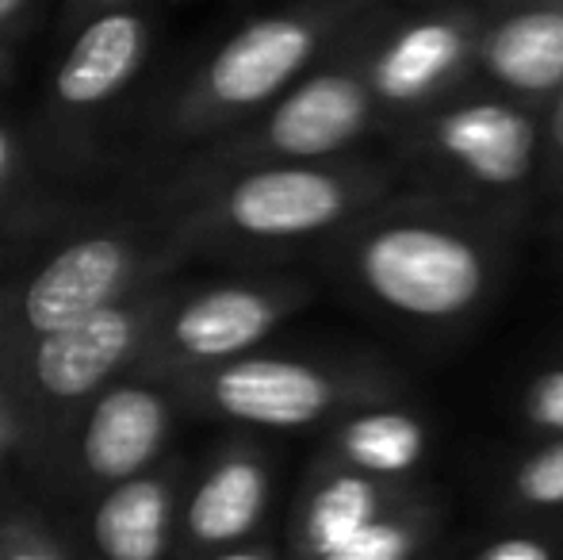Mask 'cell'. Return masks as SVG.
<instances>
[{"mask_svg": "<svg viewBox=\"0 0 563 560\" xmlns=\"http://www.w3.org/2000/svg\"><path fill=\"white\" fill-rule=\"evenodd\" d=\"M407 177L379 157L265 162L234 169H173L157 211L192 257L284 262L322 250L356 216L402 193Z\"/></svg>", "mask_w": 563, "mask_h": 560, "instance_id": "1", "label": "cell"}, {"mask_svg": "<svg viewBox=\"0 0 563 560\" xmlns=\"http://www.w3.org/2000/svg\"><path fill=\"white\" fill-rule=\"evenodd\" d=\"M353 296L415 327L472 322L495 299L506 270V227L402 188L356 216L322 246Z\"/></svg>", "mask_w": 563, "mask_h": 560, "instance_id": "2", "label": "cell"}, {"mask_svg": "<svg viewBox=\"0 0 563 560\" xmlns=\"http://www.w3.org/2000/svg\"><path fill=\"white\" fill-rule=\"evenodd\" d=\"M384 4L391 0H288L253 15L173 85L150 116L146 139L173 154L219 139L311 74Z\"/></svg>", "mask_w": 563, "mask_h": 560, "instance_id": "3", "label": "cell"}, {"mask_svg": "<svg viewBox=\"0 0 563 560\" xmlns=\"http://www.w3.org/2000/svg\"><path fill=\"white\" fill-rule=\"evenodd\" d=\"M387 135L407 188L460 204L498 227H514L541 196V108L467 85Z\"/></svg>", "mask_w": 563, "mask_h": 560, "instance_id": "4", "label": "cell"}, {"mask_svg": "<svg viewBox=\"0 0 563 560\" xmlns=\"http://www.w3.org/2000/svg\"><path fill=\"white\" fill-rule=\"evenodd\" d=\"M173 288V281L150 284L62 330L4 345L20 457L31 464L54 461L89 399L134 369Z\"/></svg>", "mask_w": 563, "mask_h": 560, "instance_id": "5", "label": "cell"}, {"mask_svg": "<svg viewBox=\"0 0 563 560\" xmlns=\"http://www.w3.org/2000/svg\"><path fill=\"white\" fill-rule=\"evenodd\" d=\"M169 388L180 411L250 430H314L364 404L407 396L402 376L379 361L253 350L169 381Z\"/></svg>", "mask_w": 563, "mask_h": 560, "instance_id": "6", "label": "cell"}, {"mask_svg": "<svg viewBox=\"0 0 563 560\" xmlns=\"http://www.w3.org/2000/svg\"><path fill=\"white\" fill-rule=\"evenodd\" d=\"M188 257L165 216L81 227L20 288H8L4 345L51 334L150 284L173 281Z\"/></svg>", "mask_w": 563, "mask_h": 560, "instance_id": "7", "label": "cell"}, {"mask_svg": "<svg viewBox=\"0 0 563 560\" xmlns=\"http://www.w3.org/2000/svg\"><path fill=\"white\" fill-rule=\"evenodd\" d=\"M368 20L257 116H250L245 123L223 131L203 146L185 150L177 157V169L208 173L265 162H322V157L349 154L372 131H384L372 92L364 85L361 62Z\"/></svg>", "mask_w": 563, "mask_h": 560, "instance_id": "8", "label": "cell"}, {"mask_svg": "<svg viewBox=\"0 0 563 560\" xmlns=\"http://www.w3.org/2000/svg\"><path fill=\"white\" fill-rule=\"evenodd\" d=\"M311 299V281L280 270L242 273V277L196 284V288L177 284L150 327L131 373L169 384L200 369L223 365L230 358L257 350Z\"/></svg>", "mask_w": 563, "mask_h": 560, "instance_id": "9", "label": "cell"}, {"mask_svg": "<svg viewBox=\"0 0 563 560\" xmlns=\"http://www.w3.org/2000/svg\"><path fill=\"white\" fill-rule=\"evenodd\" d=\"M479 0L418 4L399 12L395 0L364 28V85L384 131L430 112L472 85Z\"/></svg>", "mask_w": 563, "mask_h": 560, "instance_id": "10", "label": "cell"}, {"mask_svg": "<svg viewBox=\"0 0 563 560\" xmlns=\"http://www.w3.org/2000/svg\"><path fill=\"white\" fill-rule=\"evenodd\" d=\"M154 51V8L146 0L97 12L69 31V46L58 58L46 89L43 131L51 154L66 157L119 100L131 92Z\"/></svg>", "mask_w": 563, "mask_h": 560, "instance_id": "11", "label": "cell"}, {"mask_svg": "<svg viewBox=\"0 0 563 560\" xmlns=\"http://www.w3.org/2000/svg\"><path fill=\"white\" fill-rule=\"evenodd\" d=\"M177 415L180 404L169 384L126 373L89 399L54 461H66V480L77 492H104L162 461Z\"/></svg>", "mask_w": 563, "mask_h": 560, "instance_id": "12", "label": "cell"}, {"mask_svg": "<svg viewBox=\"0 0 563 560\" xmlns=\"http://www.w3.org/2000/svg\"><path fill=\"white\" fill-rule=\"evenodd\" d=\"M273 507V461L253 438H230L185 476L173 534V560H196L261 534Z\"/></svg>", "mask_w": 563, "mask_h": 560, "instance_id": "13", "label": "cell"}, {"mask_svg": "<svg viewBox=\"0 0 563 560\" xmlns=\"http://www.w3.org/2000/svg\"><path fill=\"white\" fill-rule=\"evenodd\" d=\"M472 85L549 105L563 89V0H479Z\"/></svg>", "mask_w": 563, "mask_h": 560, "instance_id": "14", "label": "cell"}, {"mask_svg": "<svg viewBox=\"0 0 563 560\" xmlns=\"http://www.w3.org/2000/svg\"><path fill=\"white\" fill-rule=\"evenodd\" d=\"M430 487L418 480H379L314 457L299 484L288 526V560H322L376 518L407 507Z\"/></svg>", "mask_w": 563, "mask_h": 560, "instance_id": "15", "label": "cell"}, {"mask_svg": "<svg viewBox=\"0 0 563 560\" xmlns=\"http://www.w3.org/2000/svg\"><path fill=\"white\" fill-rule=\"evenodd\" d=\"M180 492L185 472L177 461H157L154 469L97 492L85 526L97 560H169Z\"/></svg>", "mask_w": 563, "mask_h": 560, "instance_id": "16", "label": "cell"}, {"mask_svg": "<svg viewBox=\"0 0 563 560\" xmlns=\"http://www.w3.org/2000/svg\"><path fill=\"white\" fill-rule=\"evenodd\" d=\"M433 449V430L418 407L399 399H379L341 415L327 426L314 457L341 469L379 480H418Z\"/></svg>", "mask_w": 563, "mask_h": 560, "instance_id": "17", "label": "cell"}, {"mask_svg": "<svg viewBox=\"0 0 563 560\" xmlns=\"http://www.w3.org/2000/svg\"><path fill=\"white\" fill-rule=\"evenodd\" d=\"M441 523H445V507L438 495L426 492L407 507H395L391 515L364 526L356 538H349L322 560H418L438 541Z\"/></svg>", "mask_w": 563, "mask_h": 560, "instance_id": "18", "label": "cell"}, {"mask_svg": "<svg viewBox=\"0 0 563 560\" xmlns=\"http://www.w3.org/2000/svg\"><path fill=\"white\" fill-rule=\"evenodd\" d=\"M503 507L510 515L563 510V438H541L506 469Z\"/></svg>", "mask_w": 563, "mask_h": 560, "instance_id": "19", "label": "cell"}, {"mask_svg": "<svg viewBox=\"0 0 563 560\" xmlns=\"http://www.w3.org/2000/svg\"><path fill=\"white\" fill-rule=\"evenodd\" d=\"M27 139L20 135L15 123L0 120V239L23 231L20 223L43 211V196L27 193Z\"/></svg>", "mask_w": 563, "mask_h": 560, "instance_id": "20", "label": "cell"}, {"mask_svg": "<svg viewBox=\"0 0 563 560\" xmlns=\"http://www.w3.org/2000/svg\"><path fill=\"white\" fill-rule=\"evenodd\" d=\"M0 560H74L43 515L27 507H0Z\"/></svg>", "mask_w": 563, "mask_h": 560, "instance_id": "21", "label": "cell"}, {"mask_svg": "<svg viewBox=\"0 0 563 560\" xmlns=\"http://www.w3.org/2000/svg\"><path fill=\"white\" fill-rule=\"evenodd\" d=\"M518 415L537 438H563V353L529 373Z\"/></svg>", "mask_w": 563, "mask_h": 560, "instance_id": "22", "label": "cell"}, {"mask_svg": "<svg viewBox=\"0 0 563 560\" xmlns=\"http://www.w3.org/2000/svg\"><path fill=\"white\" fill-rule=\"evenodd\" d=\"M541 196H552L563 231V89L541 108Z\"/></svg>", "mask_w": 563, "mask_h": 560, "instance_id": "23", "label": "cell"}, {"mask_svg": "<svg viewBox=\"0 0 563 560\" xmlns=\"http://www.w3.org/2000/svg\"><path fill=\"white\" fill-rule=\"evenodd\" d=\"M472 560H563V538L549 530H518L490 538Z\"/></svg>", "mask_w": 563, "mask_h": 560, "instance_id": "24", "label": "cell"}, {"mask_svg": "<svg viewBox=\"0 0 563 560\" xmlns=\"http://www.w3.org/2000/svg\"><path fill=\"white\" fill-rule=\"evenodd\" d=\"M4 315H8V288H0V492H4L8 469H12V461L20 457L12 392H8V369H4Z\"/></svg>", "mask_w": 563, "mask_h": 560, "instance_id": "25", "label": "cell"}, {"mask_svg": "<svg viewBox=\"0 0 563 560\" xmlns=\"http://www.w3.org/2000/svg\"><path fill=\"white\" fill-rule=\"evenodd\" d=\"M119 4H134V0H62L58 31H62V35H69V31L81 28L89 15L108 12V8H119Z\"/></svg>", "mask_w": 563, "mask_h": 560, "instance_id": "26", "label": "cell"}, {"mask_svg": "<svg viewBox=\"0 0 563 560\" xmlns=\"http://www.w3.org/2000/svg\"><path fill=\"white\" fill-rule=\"evenodd\" d=\"M196 560H280V546H276V541H265L257 534V538L238 541V546H227V549H216V553H203Z\"/></svg>", "mask_w": 563, "mask_h": 560, "instance_id": "27", "label": "cell"}, {"mask_svg": "<svg viewBox=\"0 0 563 560\" xmlns=\"http://www.w3.org/2000/svg\"><path fill=\"white\" fill-rule=\"evenodd\" d=\"M38 4L43 0H0V35L20 39L31 28V20H35Z\"/></svg>", "mask_w": 563, "mask_h": 560, "instance_id": "28", "label": "cell"}, {"mask_svg": "<svg viewBox=\"0 0 563 560\" xmlns=\"http://www.w3.org/2000/svg\"><path fill=\"white\" fill-rule=\"evenodd\" d=\"M12 66H15V39L0 35V81L12 74Z\"/></svg>", "mask_w": 563, "mask_h": 560, "instance_id": "29", "label": "cell"}, {"mask_svg": "<svg viewBox=\"0 0 563 560\" xmlns=\"http://www.w3.org/2000/svg\"><path fill=\"white\" fill-rule=\"evenodd\" d=\"M415 4H452V0H415Z\"/></svg>", "mask_w": 563, "mask_h": 560, "instance_id": "30", "label": "cell"}, {"mask_svg": "<svg viewBox=\"0 0 563 560\" xmlns=\"http://www.w3.org/2000/svg\"><path fill=\"white\" fill-rule=\"evenodd\" d=\"M0 257H4V239H0Z\"/></svg>", "mask_w": 563, "mask_h": 560, "instance_id": "31", "label": "cell"}, {"mask_svg": "<svg viewBox=\"0 0 563 560\" xmlns=\"http://www.w3.org/2000/svg\"><path fill=\"white\" fill-rule=\"evenodd\" d=\"M418 560H422V557H418Z\"/></svg>", "mask_w": 563, "mask_h": 560, "instance_id": "32", "label": "cell"}]
</instances>
